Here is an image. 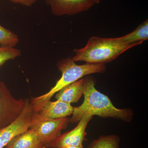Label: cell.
Wrapping results in <instances>:
<instances>
[{"instance_id":"16","label":"cell","mask_w":148,"mask_h":148,"mask_svg":"<svg viewBox=\"0 0 148 148\" xmlns=\"http://www.w3.org/2000/svg\"><path fill=\"white\" fill-rule=\"evenodd\" d=\"M11 2L26 7L32 6L38 0H9Z\"/></svg>"},{"instance_id":"4","label":"cell","mask_w":148,"mask_h":148,"mask_svg":"<svg viewBox=\"0 0 148 148\" xmlns=\"http://www.w3.org/2000/svg\"><path fill=\"white\" fill-rule=\"evenodd\" d=\"M69 122L67 117L47 119L35 112L29 128L34 130L42 144L48 148L61 135L62 130L67 128Z\"/></svg>"},{"instance_id":"2","label":"cell","mask_w":148,"mask_h":148,"mask_svg":"<svg viewBox=\"0 0 148 148\" xmlns=\"http://www.w3.org/2000/svg\"><path fill=\"white\" fill-rule=\"evenodd\" d=\"M143 42L125 43L119 38H102L92 36L83 48L74 50L75 62L84 61L90 64H105L118 57L121 54Z\"/></svg>"},{"instance_id":"14","label":"cell","mask_w":148,"mask_h":148,"mask_svg":"<svg viewBox=\"0 0 148 148\" xmlns=\"http://www.w3.org/2000/svg\"><path fill=\"white\" fill-rule=\"evenodd\" d=\"M19 41L18 36L10 30L0 24V45L1 47H14Z\"/></svg>"},{"instance_id":"12","label":"cell","mask_w":148,"mask_h":148,"mask_svg":"<svg viewBox=\"0 0 148 148\" xmlns=\"http://www.w3.org/2000/svg\"><path fill=\"white\" fill-rule=\"evenodd\" d=\"M119 38L125 43L143 42L144 41L148 40V19L140 24L133 32L125 36L119 37Z\"/></svg>"},{"instance_id":"15","label":"cell","mask_w":148,"mask_h":148,"mask_svg":"<svg viewBox=\"0 0 148 148\" xmlns=\"http://www.w3.org/2000/svg\"><path fill=\"white\" fill-rule=\"evenodd\" d=\"M21 56V51L14 47H0V68L7 61Z\"/></svg>"},{"instance_id":"17","label":"cell","mask_w":148,"mask_h":148,"mask_svg":"<svg viewBox=\"0 0 148 148\" xmlns=\"http://www.w3.org/2000/svg\"><path fill=\"white\" fill-rule=\"evenodd\" d=\"M60 148H83L82 147H76V146H64V147H62Z\"/></svg>"},{"instance_id":"8","label":"cell","mask_w":148,"mask_h":148,"mask_svg":"<svg viewBox=\"0 0 148 148\" xmlns=\"http://www.w3.org/2000/svg\"><path fill=\"white\" fill-rule=\"evenodd\" d=\"M92 116H85L78 122L76 127L71 131L61 134L48 148H60L66 146L83 148V143L86 140V136L87 135L86 130Z\"/></svg>"},{"instance_id":"11","label":"cell","mask_w":148,"mask_h":148,"mask_svg":"<svg viewBox=\"0 0 148 148\" xmlns=\"http://www.w3.org/2000/svg\"><path fill=\"white\" fill-rule=\"evenodd\" d=\"M84 78L65 86L56 93V100L71 104L78 102L84 94Z\"/></svg>"},{"instance_id":"13","label":"cell","mask_w":148,"mask_h":148,"mask_svg":"<svg viewBox=\"0 0 148 148\" xmlns=\"http://www.w3.org/2000/svg\"><path fill=\"white\" fill-rule=\"evenodd\" d=\"M120 140L118 135H102L92 140L87 148H119Z\"/></svg>"},{"instance_id":"18","label":"cell","mask_w":148,"mask_h":148,"mask_svg":"<svg viewBox=\"0 0 148 148\" xmlns=\"http://www.w3.org/2000/svg\"><path fill=\"white\" fill-rule=\"evenodd\" d=\"M101 1V0H93V2H94V3H95V4L100 3Z\"/></svg>"},{"instance_id":"6","label":"cell","mask_w":148,"mask_h":148,"mask_svg":"<svg viewBox=\"0 0 148 148\" xmlns=\"http://www.w3.org/2000/svg\"><path fill=\"white\" fill-rule=\"evenodd\" d=\"M35 114L30 100L25 99L24 110L14 121L0 129V148H3L14 137L23 133L30 127Z\"/></svg>"},{"instance_id":"1","label":"cell","mask_w":148,"mask_h":148,"mask_svg":"<svg viewBox=\"0 0 148 148\" xmlns=\"http://www.w3.org/2000/svg\"><path fill=\"white\" fill-rule=\"evenodd\" d=\"M96 83L94 77L89 75L84 78V100L81 105L74 107L69 122L76 123L86 115L113 118L130 122L134 115L132 110L117 108L108 96L96 89Z\"/></svg>"},{"instance_id":"9","label":"cell","mask_w":148,"mask_h":148,"mask_svg":"<svg viewBox=\"0 0 148 148\" xmlns=\"http://www.w3.org/2000/svg\"><path fill=\"white\" fill-rule=\"evenodd\" d=\"M73 108L71 104L63 101H49L46 103L38 113L44 118L58 119L67 117L72 114Z\"/></svg>"},{"instance_id":"10","label":"cell","mask_w":148,"mask_h":148,"mask_svg":"<svg viewBox=\"0 0 148 148\" xmlns=\"http://www.w3.org/2000/svg\"><path fill=\"white\" fill-rule=\"evenodd\" d=\"M5 148H46L42 144L36 133L29 128L13 138Z\"/></svg>"},{"instance_id":"3","label":"cell","mask_w":148,"mask_h":148,"mask_svg":"<svg viewBox=\"0 0 148 148\" xmlns=\"http://www.w3.org/2000/svg\"><path fill=\"white\" fill-rule=\"evenodd\" d=\"M56 67L61 72L60 79L49 91L40 96L32 98L30 103L35 112H38L44 106L63 88L73 83L84 77L92 74L101 73L106 71L105 64H90L77 65L71 57L59 60Z\"/></svg>"},{"instance_id":"5","label":"cell","mask_w":148,"mask_h":148,"mask_svg":"<svg viewBox=\"0 0 148 148\" xmlns=\"http://www.w3.org/2000/svg\"><path fill=\"white\" fill-rule=\"evenodd\" d=\"M25 105V100L14 98L5 83L0 81V129L14 121Z\"/></svg>"},{"instance_id":"7","label":"cell","mask_w":148,"mask_h":148,"mask_svg":"<svg viewBox=\"0 0 148 148\" xmlns=\"http://www.w3.org/2000/svg\"><path fill=\"white\" fill-rule=\"evenodd\" d=\"M52 14L56 16L75 15L89 10L94 5L93 0H45Z\"/></svg>"}]
</instances>
